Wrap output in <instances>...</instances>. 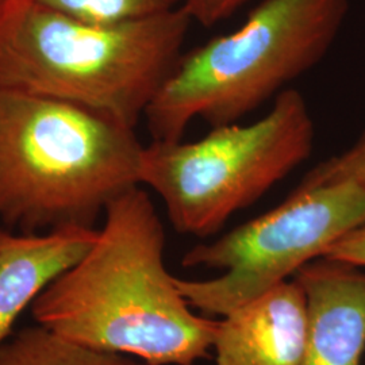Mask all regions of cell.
<instances>
[{
    "label": "cell",
    "mask_w": 365,
    "mask_h": 365,
    "mask_svg": "<svg viewBox=\"0 0 365 365\" xmlns=\"http://www.w3.org/2000/svg\"><path fill=\"white\" fill-rule=\"evenodd\" d=\"M90 250L31 304L39 327L148 365H195L218 321L194 313L165 265V232L140 185L115 197Z\"/></svg>",
    "instance_id": "cell-1"
},
{
    "label": "cell",
    "mask_w": 365,
    "mask_h": 365,
    "mask_svg": "<svg viewBox=\"0 0 365 365\" xmlns=\"http://www.w3.org/2000/svg\"><path fill=\"white\" fill-rule=\"evenodd\" d=\"M191 24L182 7L92 24L14 0L0 21V88L81 106L134 129L178 66Z\"/></svg>",
    "instance_id": "cell-2"
},
{
    "label": "cell",
    "mask_w": 365,
    "mask_h": 365,
    "mask_svg": "<svg viewBox=\"0 0 365 365\" xmlns=\"http://www.w3.org/2000/svg\"><path fill=\"white\" fill-rule=\"evenodd\" d=\"M134 129L90 108L0 88V221L24 233L92 226L140 185Z\"/></svg>",
    "instance_id": "cell-3"
},
{
    "label": "cell",
    "mask_w": 365,
    "mask_h": 365,
    "mask_svg": "<svg viewBox=\"0 0 365 365\" xmlns=\"http://www.w3.org/2000/svg\"><path fill=\"white\" fill-rule=\"evenodd\" d=\"M348 0H262L235 31L182 52L145 117L155 141H179L199 118L237 123L318 66Z\"/></svg>",
    "instance_id": "cell-4"
},
{
    "label": "cell",
    "mask_w": 365,
    "mask_h": 365,
    "mask_svg": "<svg viewBox=\"0 0 365 365\" xmlns=\"http://www.w3.org/2000/svg\"><path fill=\"white\" fill-rule=\"evenodd\" d=\"M314 140L304 96L287 88L249 125L214 126L194 143L153 140L143 150L140 182L163 199L179 233L207 237L302 165Z\"/></svg>",
    "instance_id": "cell-5"
},
{
    "label": "cell",
    "mask_w": 365,
    "mask_h": 365,
    "mask_svg": "<svg viewBox=\"0 0 365 365\" xmlns=\"http://www.w3.org/2000/svg\"><path fill=\"white\" fill-rule=\"evenodd\" d=\"M364 223L363 184L298 185L277 207L184 255V267L220 269V276L176 277V284L191 307L223 317L289 280Z\"/></svg>",
    "instance_id": "cell-6"
},
{
    "label": "cell",
    "mask_w": 365,
    "mask_h": 365,
    "mask_svg": "<svg viewBox=\"0 0 365 365\" xmlns=\"http://www.w3.org/2000/svg\"><path fill=\"white\" fill-rule=\"evenodd\" d=\"M307 298L309 325L299 365H361L365 271L319 257L294 276Z\"/></svg>",
    "instance_id": "cell-7"
},
{
    "label": "cell",
    "mask_w": 365,
    "mask_h": 365,
    "mask_svg": "<svg viewBox=\"0 0 365 365\" xmlns=\"http://www.w3.org/2000/svg\"><path fill=\"white\" fill-rule=\"evenodd\" d=\"M309 325L307 298L295 277L218 321L217 365H299Z\"/></svg>",
    "instance_id": "cell-8"
},
{
    "label": "cell",
    "mask_w": 365,
    "mask_h": 365,
    "mask_svg": "<svg viewBox=\"0 0 365 365\" xmlns=\"http://www.w3.org/2000/svg\"><path fill=\"white\" fill-rule=\"evenodd\" d=\"M99 229L69 225L15 235L0 226V345L18 317L93 245Z\"/></svg>",
    "instance_id": "cell-9"
},
{
    "label": "cell",
    "mask_w": 365,
    "mask_h": 365,
    "mask_svg": "<svg viewBox=\"0 0 365 365\" xmlns=\"http://www.w3.org/2000/svg\"><path fill=\"white\" fill-rule=\"evenodd\" d=\"M0 365H148L66 339L43 327H29L0 345Z\"/></svg>",
    "instance_id": "cell-10"
},
{
    "label": "cell",
    "mask_w": 365,
    "mask_h": 365,
    "mask_svg": "<svg viewBox=\"0 0 365 365\" xmlns=\"http://www.w3.org/2000/svg\"><path fill=\"white\" fill-rule=\"evenodd\" d=\"M52 10L92 24H117L168 13L182 0H34Z\"/></svg>",
    "instance_id": "cell-11"
},
{
    "label": "cell",
    "mask_w": 365,
    "mask_h": 365,
    "mask_svg": "<svg viewBox=\"0 0 365 365\" xmlns=\"http://www.w3.org/2000/svg\"><path fill=\"white\" fill-rule=\"evenodd\" d=\"M354 182L365 185V131L354 144L309 170L300 187L327 182Z\"/></svg>",
    "instance_id": "cell-12"
},
{
    "label": "cell",
    "mask_w": 365,
    "mask_h": 365,
    "mask_svg": "<svg viewBox=\"0 0 365 365\" xmlns=\"http://www.w3.org/2000/svg\"><path fill=\"white\" fill-rule=\"evenodd\" d=\"M249 0H182V10L203 27H211L237 13Z\"/></svg>",
    "instance_id": "cell-13"
},
{
    "label": "cell",
    "mask_w": 365,
    "mask_h": 365,
    "mask_svg": "<svg viewBox=\"0 0 365 365\" xmlns=\"http://www.w3.org/2000/svg\"><path fill=\"white\" fill-rule=\"evenodd\" d=\"M324 257L365 268V223L344 235Z\"/></svg>",
    "instance_id": "cell-14"
},
{
    "label": "cell",
    "mask_w": 365,
    "mask_h": 365,
    "mask_svg": "<svg viewBox=\"0 0 365 365\" xmlns=\"http://www.w3.org/2000/svg\"><path fill=\"white\" fill-rule=\"evenodd\" d=\"M14 0H0V21L3 18V15L9 10V7L11 6Z\"/></svg>",
    "instance_id": "cell-15"
}]
</instances>
